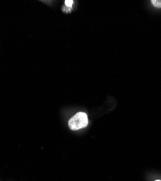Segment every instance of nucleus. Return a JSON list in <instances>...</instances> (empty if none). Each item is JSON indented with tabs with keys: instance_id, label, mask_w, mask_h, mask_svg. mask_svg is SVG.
<instances>
[{
	"instance_id": "obj_1",
	"label": "nucleus",
	"mask_w": 161,
	"mask_h": 181,
	"mask_svg": "<svg viewBox=\"0 0 161 181\" xmlns=\"http://www.w3.org/2000/svg\"><path fill=\"white\" fill-rule=\"evenodd\" d=\"M87 115L84 112H78L70 119L68 126L72 130H77L84 128L88 125Z\"/></svg>"
},
{
	"instance_id": "obj_2",
	"label": "nucleus",
	"mask_w": 161,
	"mask_h": 181,
	"mask_svg": "<svg viewBox=\"0 0 161 181\" xmlns=\"http://www.w3.org/2000/svg\"><path fill=\"white\" fill-rule=\"evenodd\" d=\"M151 2L156 8H161V0H152Z\"/></svg>"
},
{
	"instance_id": "obj_4",
	"label": "nucleus",
	"mask_w": 161,
	"mask_h": 181,
	"mask_svg": "<svg viewBox=\"0 0 161 181\" xmlns=\"http://www.w3.org/2000/svg\"><path fill=\"white\" fill-rule=\"evenodd\" d=\"M155 181H161V180H155Z\"/></svg>"
},
{
	"instance_id": "obj_3",
	"label": "nucleus",
	"mask_w": 161,
	"mask_h": 181,
	"mask_svg": "<svg viewBox=\"0 0 161 181\" xmlns=\"http://www.w3.org/2000/svg\"><path fill=\"white\" fill-rule=\"evenodd\" d=\"M73 3V2L71 1V0H70V1H68V0H66V1L65 2V5H66V6L68 7V8H71Z\"/></svg>"
}]
</instances>
